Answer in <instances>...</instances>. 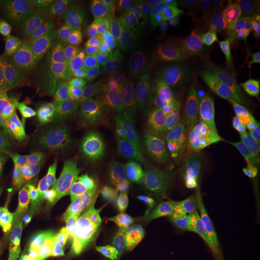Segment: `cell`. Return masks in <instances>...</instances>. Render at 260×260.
<instances>
[{
	"mask_svg": "<svg viewBox=\"0 0 260 260\" xmlns=\"http://www.w3.org/2000/svg\"><path fill=\"white\" fill-rule=\"evenodd\" d=\"M102 2L19 0L8 10L15 54L39 74L65 75L109 30Z\"/></svg>",
	"mask_w": 260,
	"mask_h": 260,
	"instance_id": "obj_1",
	"label": "cell"
},
{
	"mask_svg": "<svg viewBox=\"0 0 260 260\" xmlns=\"http://www.w3.org/2000/svg\"><path fill=\"white\" fill-rule=\"evenodd\" d=\"M30 188L67 217L102 205L110 186L90 132L84 126L65 129L52 152L35 168Z\"/></svg>",
	"mask_w": 260,
	"mask_h": 260,
	"instance_id": "obj_2",
	"label": "cell"
},
{
	"mask_svg": "<svg viewBox=\"0 0 260 260\" xmlns=\"http://www.w3.org/2000/svg\"><path fill=\"white\" fill-rule=\"evenodd\" d=\"M168 109L169 94L160 90L120 112L84 126L91 135L109 186L124 179L145 155Z\"/></svg>",
	"mask_w": 260,
	"mask_h": 260,
	"instance_id": "obj_3",
	"label": "cell"
},
{
	"mask_svg": "<svg viewBox=\"0 0 260 260\" xmlns=\"http://www.w3.org/2000/svg\"><path fill=\"white\" fill-rule=\"evenodd\" d=\"M188 59L194 73L221 90L243 87L256 65L254 34L237 16H215L188 45Z\"/></svg>",
	"mask_w": 260,
	"mask_h": 260,
	"instance_id": "obj_4",
	"label": "cell"
},
{
	"mask_svg": "<svg viewBox=\"0 0 260 260\" xmlns=\"http://www.w3.org/2000/svg\"><path fill=\"white\" fill-rule=\"evenodd\" d=\"M0 198L9 214L22 260H48L71 234L70 217L12 174L0 172Z\"/></svg>",
	"mask_w": 260,
	"mask_h": 260,
	"instance_id": "obj_5",
	"label": "cell"
},
{
	"mask_svg": "<svg viewBox=\"0 0 260 260\" xmlns=\"http://www.w3.org/2000/svg\"><path fill=\"white\" fill-rule=\"evenodd\" d=\"M143 64V51L116 29H109L62 78V97L73 114L84 110L117 80Z\"/></svg>",
	"mask_w": 260,
	"mask_h": 260,
	"instance_id": "obj_6",
	"label": "cell"
},
{
	"mask_svg": "<svg viewBox=\"0 0 260 260\" xmlns=\"http://www.w3.org/2000/svg\"><path fill=\"white\" fill-rule=\"evenodd\" d=\"M149 221L160 237V254L169 249V239L205 240L218 229V218L210 210L204 189H164L146 195Z\"/></svg>",
	"mask_w": 260,
	"mask_h": 260,
	"instance_id": "obj_7",
	"label": "cell"
},
{
	"mask_svg": "<svg viewBox=\"0 0 260 260\" xmlns=\"http://www.w3.org/2000/svg\"><path fill=\"white\" fill-rule=\"evenodd\" d=\"M197 127L182 121L167 126L143 162L145 195L164 189H201L192 162Z\"/></svg>",
	"mask_w": 260,
	"mask_h": 260,
	"instance_id": "obj_8",
	"label": "cell"
},
{
	"mask_svg": "<svg viewBox=\"0 0 260 260\" xmlns=\"http://www.w3.org/2000/svg\"><path fill=\"white\" fill-rule=\"evenodd\" d=\"M218 3L213 0L164 2L143 38L145 52L162 58L189 45L213 19Z\"/></svg>",
	"mask_w": 260,
	"mask_h": 260,
	"instance_id": "obj_9",
	"label": "cell"
},
{
	"mask_svg": "<svg viewBox=\"0 0 260 260\" xmlns=\"http://www.w3.org/2000/svg\"><path fill=\"white\" fill-rule=\"evenodd\" d=\"M65 132L64 121L54 112L28 106L16 117L15 150L10 171L37 168L55 148Z\"/></svg>",
	"mask_w": 260,
	"mask_h": 260,
	"instance_id": "obj_10",
	"label": "cell"
},
{
	"mask_svg": "<svg viewBox=\"0 0 260 260\" xmlns=\"http://www.w3.org/2000/svg\"><path fill=\"white\" fill-rule=\"evenodd\" d=\"M164 81L165 74L156 65L140 64L135 67L84 110L81 114V126H88L93 121L120 112L132 104L158 93L162 90Z\"/></svg>",
	"mask_w": 260,
	"mask_h": 260,
	"instance_id": "obj_11",
	"label": "cell"
},
{
	"mask_svg": "<svg viewBox=\"0 0 260 260\" xmlns=\"http://www.w3.org/2000/svg\"><path fill=\"white\" fill-rule=\"evenodd\" d=\"M257 164L250 152H239L237 158L203 188L210 210L220 218L250 205V181Z\"/></svg>",
	"mask_w": 260,
	"mask_h": 260,
	"instance_id": "obj_12",
	"label": "cell"
},
{
	"mask_svg": "<svg viewBox=\"0 0 260 260\" xmlns=\"http://www.w3.org/2000/svg\"><path fill=\"white\" fill-rule=\"evenodd\" d=\"M221 91L208 78L192 71L169 94V109L179 121L198 127Z\"/></svg>",
	"mask_w": 260,
	"mask_h": 260,
	"instance_id": "obj_13",
	"label": "cell"
},
{
	"mask_svg": "<svg viewBox=\"0 0 260 260\" xmlns=\"http://www.w3.org/2000/svg\"><path fill=\"white\" fill-rule=\"evenodd\" d=\"M162 3L156 0H104L102 6L113 29L130 41H143Z\"/></svg>",
	"mask_w": 260,
	"mask_h": 260,
	"instance_id": "obj_14",
	"label": "cell"
},
{
	"mask_svg": "<svg viewBox=\"0 0 260 260\" xmlns=\"http://www.w3.org/2000/svg\"><path fill=\"white\" fill-rule=\"evenodd\" d=\"M247 124V106L243 87L223 90L205 114L201 127L221 138L240 135Z\"/></svg>",
	"mask_w": 260,
	"mask_h": 260,
	"instance_id": "obj_15",
	"label": "cell"
},
{
	"mask_svg": "<svg viewBox=\"0 0 260 260\" xmlns=\"http://www.w3.org/2000/svg\"><path fill=\"white\" fill-rule=\"evenodd\" d=\"M234 140L211 133L198 135L192 145V162L198 179L204 188L217 174L233 164L239 155Z\"/></svg>",
	"mask_w": 260,
	"mask_h": 260,
	"instance_id": "obj_16",
	"label": "cell"
},
{
	"mask_svg": "<svg viewBox=\"0 0 260 260\" xmlns=\"http://www.w3.org/2000/svg\"><path fill=\"white\" fill-rule=\"evenodd\" d=\"M34 91L35 81L22 65L10 59L0 62V102L12 109L23 110L30 106Z\"/></svg>",
	"mask_w": 260,
	"mask_h": 260,
	"instance_id": "obj_17",
	"label": "cell"
},
{
	"mask_svg": "<svg viewBox=\"0 0 260 260\" xmlns=\"http://www.w3.org/2000/svg\"><path fill=\"white\" fill-rule=\"evenodd\" d=\"M204 249L205 256L215 259L227 260H254L260 250V244L256 239L242 234H229L214 237Z\"/></svg>",
	"mask_w": 260,
	"mask_h": 260,
	"instance_id": "obj_18",
	"label": "cell"
},
{
	"mask_svg": "<svg viewBox=\"0 0 260 260\" xmlns=\"http://www.w3.org/2000/svg\"><path fill=\"white\" fill-rule=\"evenodd\" d=\"M260 211L254 207H246L242 210L225 214L218 218V229L229 234H242V236H250L256 234L259 227Z\"/></svg>",
	"mask_w": 260,
	"mask_h": 260,
	"instance_id": "obj_19",
	"label": "cell"
},
{
	"mask_svg": "<svg viewBox=\"0 0 260 260\" xmlns=\"http://www.w3.org/2000/svg\"><path fill=\"white\" fill-rule=\"evenodd\" d=\"M0 260H22L6 205L0 198Z\"/></svg>",
	"mask_w": 260,
	"mask_h": 260,
	"instance_id": "obj_20",
	"label": "cell"
},
{
	"mask_svg": "<svg viewBox=\"0 0 260 260\" xmlns=\"http://www.w3.org/2000/svg\"><path fill=\"white\" fill-rule=\"evenodd\" d=\"M171 260H207L204 249L198 246H184L174 253Z\"/></svg>",
	"mask_w": 260,
	"mask_h": 260,
	"instance_id": "obj_21",
	"label": "cell"
},
{
	"mask_svg": "<svg viewBox=\"0 0 260 260\" xmlns=\"http://www.w3.org/2000/svg\"><path fill=\"white\" fill-rule=\"evenodd\" d=\"M250 205L260 211V165H257L250 181Z\"/></svg>",
	"mask_w": 260,
	"mask_h": 260,
	"instance_id": "obj_22",
	"label": "cell"
},
{
	"mask_svg": "<svg viewBox=\"0 0 260 260\" xmlns=\"http://www.w3.org/2000/svg\"><path fill=\"white\" fill-rule=\"evenodd\" d=\"M253 158L256 160V164L260 165V140L256 142V146H254V152H253Z\"/></svg>",
	"mask_w": 260,
	"mask_h": 260,
	"instance_id": "obj_23",
	"label": "cell"
},
{
	"mask_svg": "<svg viewBox=\"0 0 260 260\" xmlns=\"http://www.w3.org/2000/svg\"><path fill=\"white\" fill-rule=\"evenodd\" d=\"M254 139H256V142L260 140V124L256 127V130H254Z\"/></svg>",
	"mask_w": 260,
	"mask_h": 260,
	"instance_id": "obj_24",
	"label": "cell"
},
{
	"mask_svg": "<svg viewBox=\"0 0 260 260\" xmlns=\"http://www.w3.org/2000/svg\"><path fill=\"white\" fill-rule=\"evenodd\" d=\"M254 237H256V242L260 244V220H259V227H257V230H256V234H254Z\"/></svg>",
	"mask_w": 260,
	"mask_h": 260,
	"instance_id": "obj_25",
	"label": "cell"
},
{
	"mask_svg": "<svg viewBox=\"0 0 260 260\" xmlns=\"http://www.w3.org/2000/svg\"><path fill=\"white\" fill-rule=\"evenodd\" d=\"M207 260H227V259H215V257H208V256H207Z\"/></svg>",
	"mask_w": 260,
	"mask_h": 260,
	"instance_id": "obj_26",
	"label": "cell"
},
{
	"mask_svg": "<svg viewBox=\"0 0 260 260\" xmlns=\"http://www.w3.org/2000/svg\"><path fill=\"white\" fill-rule=\"evenodd\" d=\"M259 100H260V95H259Z\"/></svg>",
	"mask_w": 260,
	"mask_h": 260,
	"instance_id": "obj_27",
	"label": "cell"
},
{
	"mask_svg": "<svg viewBox=\"0 0 260 260\" xmlns=\"http://www.w3.org/2000/svg\"><path fill=\"white\" fill-rule=\"evenodd\" d=\"M257 260H260V259H257Z\"/></svg>",
	"mask_w": 260,
	"mask_h": 260,
	"instance_id": "obj_28",
	"label": "cell"
}]
</instances>
